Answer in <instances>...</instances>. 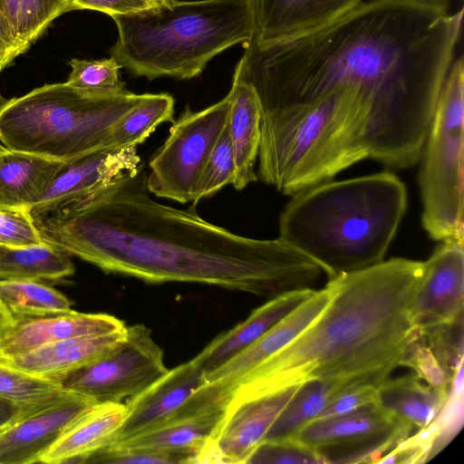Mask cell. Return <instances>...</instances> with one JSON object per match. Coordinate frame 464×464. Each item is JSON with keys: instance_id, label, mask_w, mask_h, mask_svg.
<instances>
[{"instance_id": "cell-35", "label": "cell", "mask_w": 464, "mask_h": 464, "mask_svg": "<svg viewBox=\"0 0 464 464\" xmlns=\"http://www.w3.org/2000/svg\"><path fill=\"white\" fill-rule=\"evenodd\" d=\"M246 464H325L314 450L295 439L264 440Z\"/></svg>"}, {"instance_id": "cell-20", "label": "cell", "mask_w": 464, "mask_h": 464, "mask_svg": "<svg viewBox=\"0 0 464 464\" xmlns=\"http://www.w3.org/2000/svg\"><path fill=\"white\" fill-rule=\"evenodd\" d=\"M314 292L307 288L269 299L246 320L211 341L193 358L194 361L202 368L205 375L209 374L259 339Z\"/></svg>"}, {"instance_id": "cell-21", "label": "cell", "mask_w": 464, "mask_h": 464, "mask_svg": "<svg viewBox=\"0 0 464 464\" xmlns=\"http://www.w3.org/2000/svg\"><path fill=\"white\" fill-rule=\"evenodd\" d=\"M127 414L124 403H97L73 421L40 459L41 463L86 462L107 447Z\"/></svg>"}, {"instance_id": "cell-32", "label": "cell", "mask_w": 464, "mask_h": 464, "mask_svg": "<svg viewBox=\"0 0 464 464\" xmlns=\"http://www.w3.org/2000/svg\"><path fill=\"white\" fill-rule=\"evenodd\" d=\"M71 10L68 0H18L20 53L25 52L56 17Z\"/></svg>"}, {"instance_id": "cell-6", "label": "cell", "mask_w": 464, "mask_h": 464, "mask_svg": "<svg viewBox=\"0 0 464 464\" xmlns=\"http://www.w3.org/2000/svg\"><path fill=\"white\" fill-rule=\"evenodd\" d=\"M147 94L96 97L66 82L45 84L0 104V143L69 161L104 148L113 126Z\"/></svg>"}, {"instance_id": "cell-37", "label": "cell", "mask_w": 464, "mask_h": 464, "mask_svg": "<svg viewBox=\"0 0 464 464\" xmlns=\"http://www.w3.org/2000/svg\"><path fill=\"white\" fill-rule=\"evenodd\" d=\"M401 366L413 368L416 374L431 386L450 389L452 380L448 377L419 331L406 349Z\"/></svg>"}, {"instance_id": "cell-13", "label": "cell", "mask_w": 464, "mask_h": 464, "mask_svg": "<svg viewBox=\"0 0 464 464\" xmlns=\"http://www.w3.org/2000/svg\"><path fill=\"white\" fill-rule=\"evenodd\" d=\"M298 385L227 408L198 463H245L266 436Z\"/></svg>"}, {"instance_id": "cell-44", "label": "cell", "mask_w": 464, "mask_h": 464, "mask_svg": "<svg viewBox=\"0 0 464 464\" xmlns=\"http://www.w3.org/2000/svg\"><path fill=\"white\" fill-rule=\"evenodd\" d=\"M15 323V318L0 300V337H2Z\"/></svg>"}, {"instance_id": "cell-9", "label": "cell", "mask_w": 464, "mask_h": 464, "mask_svg": "<svg viewBox=\"0 0 464 464\" xmlns=\"http://www.w3.org/2000/svg\"><path fill=\"white\" fill-rule=\"evenodd\" d=\"M162 349L144 324L126 325L121 341L97 360L60 380L63 389L96 403H124L168 372Z\"/></svg>"}, {"instance_id": "cell-15", "label": "cell", "mask_w": 464, "mask_h": 464, "mask_svg": "<svg viewBox=\"0 0 464 464\" xmlns=\"http://www.w3.org/2000/svg\"><path fill=\"white\" fill-rule=\"evenodd\" d=\"M137 146L102 148L67 161L47 190L27 210L32 218L57 211L140 165Z\"/></svg>"}, {"instance_id": "cell-31", "label": "cell", "mask_w": 464, "mask_h": 464, "mask_svg": "<svg viewBox=\"0 0 464 464\" xmlns=\"http://www.w3.org/2000/svg\"><path fill=\"white\" fill-rule=\"evenodd\" d=\"M62 389L58 381L37 377L0 362V398L30 407Z\"/></svg>"}, {"instance_id": "cell-17", "label": "cell", "mask_w": 464, "mask_h": 464, "mask_svg": "<svg viewBox=\"0 0 464 464\" xmlns=\"http://www.w3.org/2000/svg\"><path fill=\"white\" fill-rule=\"evenodd\" d=\"M254 41L267 44L297 37L343 16L362 0H251Z\"/></svg>"}, {"instance_id": "cell-25", "label": "cell", "mask_w": 464, "mask_h": 464, "mask_svg": "<svg viewBox=\"0 0 464 464\" xmlns=\"http://www.w3.org/2000/svg\"><path fill=\"white\" fill-rule=\"evenodd\" d=\"M222 415H205L169 422L125 442L107 447L124 450H150L180 454L191 463L211 437Z\"/></svg>"}, {"instance_id": "cell-19", "label": "cell", "mask_w": 464, "mask_h": 464, "mask_svg": "<svg viewBox=\"0 0 464 464\" xmlns=\"http://www.w3.org/2000/svg\"><path fill=\"white\" fill-rule=\"evenodd\" d=\"M121 332L64 339L12 356L0 362L26 373L58 381L97 360L113 349L124 337Z\"/></svg>"}, {"instance_id": "cell-5", "label": "cell", "mask_w": 464, "mask_h": 464, "mask_svg": "<svg viewBox=\"0 0 464 464\" xmlns=\"http://www.w3.org/2000/svg\"><path fill=\"white\" fill-rule=\"evenodd\" d=\"M111 18L118 38L111 57L150 81L197 77L216 55L255 33L251 0H177Z\"/></svg>"}, {"instance_id": "cell-24", "label": "cell", "mask_w": 464, "mask_h": 464, "mask_svg": "<svg viewBox=\"0 0 464 464\" xmlns=\"http://www.w3.org/2000/svg\"><path fill=\"white\" fill-rule=\"evenodd\" d=\"M450 391L423 383L416 373L390 377L378 387L377 403L400 421L420 430L439 415Z\"/></svg>"}, {"instance_id": "cell-34", "label": "cell", "mask_w": 464, "mask_h": 464, "mask_svg": "<svg viewBox=\"0 0 464 464\" xmlns=\"http://www.w3.org/2000/svg\"><path fill=\"white\" fill-rule=\"evenodd\" d=\"M235 174L234 152L227 124L200 176L193 199L194 205L225 186L232 185Z\"/></svg>"}, {"instance_id": "cell-33", "label": "cell", "mask_w": 464, "mask_h": 464, "mask_svg": "<svg viewBox=\"0 0 464 464\" xmlns=\"http://www.w3.org/2000/svg\"><path fill=\"white\" fill-rule=\"evenodd\" d=\"M419 333L448 377L453 380L463 366V316L450 323L420 330Z\"/></svg>"}, {"instance_id": "cell-26", "label": "cell", "mask_w": 464, "mask_h": 464, "mask_svg": "<svg viewBox=\"0 0 464 464\" xmlns=\"http://www.w3.org/2000/svg\"><path fill=\"white\" fill-rule=\"evenodd\" d=\"M357 385L362 384L343 379L312 380L300 384L268 430L265 440L291 438L315 420L338 394Z\"/></svg>"}, {"instance_id": "cell-22", "label": "cell", "mask_w": 464, "mask_h": 464, "mask_svg": "<svg viewBox=\"0 0 464 464\" xmlns=\"http://www.w3.org/2000/svg\"><path fill=\"white\" fill-rule=\"evenodd\" d=\"M227 129L234 152L233 187L241 190L257 180L255 163L261 141V107L253 86L233 75Z\"/></svg>"}, {"instance_id": "cell-11", "label": "cell", "mask_w": 464, "mask_h": 464, "mask_svg": "<svg viewBox=\"0 0 464 464\" xmlns=\"http://www.w3.org/2000/svg\"><path fill=\"white\" fill-rule=\"evenodd\" d=\"M334 293V284L328 280L324 288L315 291L259 339L206 375V383L195 392L197 401L205 409L225 411L237 382L315 321L329 305Z\"/></svg>"}, {"instance_id": "cell-47", "label": "cell", "mask_w": 464, "mask_h": 464, "mask_svg": "<svg viewBox=\"0 0 464 464\" xmlns=\"http://www.w3.org/2000/svg\"><path fill=\"white\" fill-rule=\"evenodd\" d=\"M3 148H4V146L0 143V151L2 150Z\"/></svg>"}, {"instance_id": "cell-41", "label": "cell", "mask_w": 464, "mask_h": 464, "mask_svg": "<svg viewBox=\"0 0 464 464\" xmlns=\"http://www.w3.org/2000/svg\"><path fill=\"white\" fill-rule=\"evenodd\" d=\"M20 53L13 30L0 9V62L6 67Z\"/></svg>"}, {"instance_id": "cell-43", "label": "cell", "mask_w": 464, "mask_h": 464, "mask_svg": "<svg viewBox=\"0 0 464 464\" xmlns=\"http://www.w3.org/2000/svg\"><path fill=\"white\" fill-rule=\"evenodd\" d=\"M0 9L6 17L17 42L18 0H0Z\"/></svg>"}, {"instance_id": "cell-4", "label": "cell", "mask_w": 464, "mask_h": 464, "mask_svg": "<svg viewBox=\"0 0 464 464\" xmlns=\"http://www.w3.org/2000/svg\"><path fill=\"white\" fill-rule=\"evenodd\" d=\"M406 208V187L393 173L328 180L292 197L278 238L331 280L383 262Z\"/></svg>"}, {"instance_id": "cell-14", "label": "cell", "mask_w": 464, "mask_h": 464, "mask_svg": "<svg viewBox=\"0 0 464 464\" xmlns=\"http://www.w3.org/2000/svg\"><path fill=\"white\" fill-rule=\"evenodd\" d=\"M424 264L411 308L412 323L419 331L463 316V242L442 241Z\"/></svg>"}, {"instance_id": "cell-2", "label": "cell", "mask_w": 464, "mask_h": 464, "mask_svg": "<svg viewBox=\"0 0 464 464\" xmlns=\"http://www.w3.org/2000/svg\"><path fill=\"white\" fill-rule=\"evenodd\" d=\"M146 177L140 164L33 219L45 243L148 283H198L272 299L319 279L320 266L280 238L239 236L199 217L195 205L179 209L155 201Z\"/></svg>"}, {"instance_id": "cell-30", "label": "cell", "mask_w": 464, "mask_h": 464, "mask_svg": "<svg viewBox=\"0 0 464 464\" xmlns=\"http://www.w3.org/2000/svg\"><path fill=\"white\" fill-rule=\"evenodd\" d=\"M69 65L71 72L65 82L83 94L111 97L130 92L120 77L121 66L112 57L101 60L74 58Z\"/></svg>"}, {"instance_id": "cell-38", "label": "cell", "mask_w": 464, "mask_h": 464, "mask_svg": "<svg viewBox=\"0 0 464 464\" xmlns=\"http://www.w3.org/2000/svg\"><path fill=\"white\" fill-rule=\"evenodd\" d=\"M86 462L124 464L191 463L188 457L180 454L150 450H124L111 447H105L98 450L89 457Z\"/></svg>"}, {"instance_id": "cell-7", "label": "cell", "mask_w": 464, "mask_h": 464, "mask_svg": "<svg viewBox=\"0 0 464 464\" xmlns=\"http://www.w3.org/2000/svg\"><path fill=\"white\" fill-rule=\"evenodd\" d=\"M421 223L433 240L464 241V63L453 62L424 144Z\"/></svg>"}, {"instance_id": "cell-3", "label": "cell", "mask_w": 464, "mask_h": 464, "mask_svg": "<svg viewBox=\"0 0 464 464\" xmlns=\"http://www.w3.org/2000/svg\"><path fill=\"white\" fill-rule=\"evenodd\" d=\"M424 270V262L393 257L331 279L334 293L322 314L246 372L227 408L312 380L379 387L418 335L411 308Z\"/></svg>"}, {"instance_id": "cell-45", "label": "cell", "mask_w": 464, "mask_h": 464, "mask_svg": "<svg viewBox=\"0 0 464 464\" xmlns=\"http://www.w3.org/2000/svg\"><path fill=\"white\" fill-rule=\"evenodd\" d=\"M163 1V4L165 5H171L173 3H175L177 0H162Z\"/></svg>"}, {"instance_id": "cell-40", "label": "cell", "mask_w": 464, "mask_h": 464, "mask_svg": "<svg viewBox=\"0 0 464 464\" xmlns=\"http://www.w3.org/2000/svg\"><path fill=\"white\" fill-rule=\"evenodd\" d=\"M72 10H94L110 15L135 12L163 4L162 0H68Z\"/></svg>"}, {"instance_id": "cell-29", "label": "cell", "mask_w": 464, "mask_h": 464, "mask_svg": "<svg viewBox=\"0 0 464 464\" xmlns=\"http://www.w3.org/2000/svg\"><path fill=\"white\" fill-rule=\"evenodd\" d=\"M0 300L15 319L72 310L71 301L64 295L34 280H0Z\"/></svg>"}, {"instance_id": "cell-42", "label": "cell", "mask_w": 464, "mask_h": 464, "mask_svg": "<svg viewBox=\"0 0 464 464\" xmlns=\"http://www.w3.org/2000/svg\"><path fill=\"white\" fill-rule=\"evenodd\" d=\"M27 408L29 407H21L14 402L0 398V430L14 420Z\"/></svg>"}, {"instance_id": "cell-28", "label": "cell", "mask_w": 464, "mask_h": 464, "mask_svg": "<svg viewBox=\"0 0 464 464\" xmlns=\"http://www.w3.org/2000/svg\"><path fill=\"white\" fill-rule=\"evenodd\" d=\"M174 105L169 93H148L113 126L104 148L138 147L160 124L174 121Z\"/></svg>"}, {"instance_id": "cell-39", "label": "cell", "mask_w": 464, "mask_h": 464, "mask_svg": "<svg viewBox=\"0 0 464 464\" xmlns=\"http://www.w3.org/2000/svg\"><path fill=\"white\" fill-rule=\"evenodd\" d=\"M377 390L378 387L372 384L349 388L331 401L316 419L343 415L375 403L377 402Z\"/></svg>"}, {"instance_id": "cell-8", "label": "cell", "mask_w": 464, "mask_h": 464, "mask_svg": "<svg viewBox=\"0 0 464 464\" xmlns=\"http://www.w3.org/2000/svg\"><path fill=\"white\" fill-rule=\"evenodd\" d=\"M231 97L201 111L187 106L150 160V194L179 203L193 201L200 176L227 124Z\"/></svg>"}, {"instance_id": "cell-27", "label": "cell", "mask_w": 464, "mask_h": 464, "mask_svg": "<svg viewBox=\"0 0 464 464\" xmlns=\"http://www.w3.org/2000/svg\"><path fill=\"white\" fill-rule=\"evenodd\" d=\"M73 273L74 266L65 252L48 243L0 246V280H57Z\"/></svg>"}, {"instance_id": "cell-10", "label": "cell", "mask_w": 464, "mask_h": 464, "mask_svg": "<svg viewBox=\"0 0 464 464\" xmlns=\"http://www.w3.org/2000/svg\"><path fill=\"white\" fill-rule=\"evenodd\" d=\"M412 429L375 402L343 415L314 420L291 438L317 451L325 464L378 463Z\"/></svg>"}, {"instance_id": "cell-36", "label": "cell", "mask_w": 464, "mask_h": 464, "mask_svg": "<svg viewBox=\"0 0 464 464\" xmlns=\"http://www.w3.org/2000/svg\"><path fill=\"white\" fill-rule=\"evenodd\" d=\"M45 243L24 208H0V246L18 247Z\"/></svg>"}, {"instance_id": "cell-46", "label": "cell", "mask_w": 464, "mask_h": 464, "mask_svg": "<svg viewBox=\"0 0 464 464\" xmlns=\"http://www.w3.org/2000/svg\"><path fill=\"white\" fill-rule=\"evenodd\" d=\"M5 67L3 66L2 63L0 62V72Z\"/></svg>"}, {"instance_id": "cell-18", "label": "cell", "mask_w": 464, "mask_h": 464, "mask_svg": "<svg viewBox=\"0 0 464 464\" xmlns=\"http://www.w3.org/2000/svg\"><path fill=\"white\" fill-rule=\"evenodd\" d=\"M124 323L107 314L66 313L15 319L0 337V357L12 356L50 343L121 332Z\"/></svg>"}, {"instance_id": "cell-23", "label": "cell", "mask_w": 464, "mask_h": 464, "mask_svg": "<svg viewBox=\"0 0 464 464\" xmlns=\"http://www.w3.org/2000/svg\"><path fill=\"white\" fill-rule=\"evenodd\" d=\"M66 163L4 147L0 151V208L28 209Z\"/></svg>"}, {"instance_id": "cell-12", "label": "cell", "mask_w": 464, "mask_h": 464, "mask_svg": "<svg viewBox=\"0 0 464 464\" xmlns=\"http://www.w3.org/2000/svg\"><path fill=\"white\" fill-rule=\"evenodd\" d=\"M95 404L84 395L62 389L27 408L0 430V464L39 462L63 432Z\"/></svg>"}, {"instance_id": "cell-1", "label": "cell", "mask_w": 464, "mask_h": 464, "mask_svg": "<svg viewBox=\"0 0 464 464\" xmlns=\"http://www.w3.org/2000/svg\"><path fill=\"white\" fill-rule=\"evenodd\" d=\"M462 16L449 0L362 1L305 34L252 38L233 75L257 94L261 135L329 107L360 135L368 159L407 169L421 158Z\"/></svg>"}, {"instance_id": "cell-16", "label": "cell", "mask_w": 464, "mask_h": 464, "mask_svg": "<svg viewBox=\"0 0 464 464\" xmlns=\"http://www.w3.org/2000/svg\"><path fill=\"white\" fill-rule=\"evenodd\" d=\"M204 383L205 372L194 359L169 369L151 386L124 402L125 420L108 446L125 442L162 426Z\"/></svg>"}]
</instances>
